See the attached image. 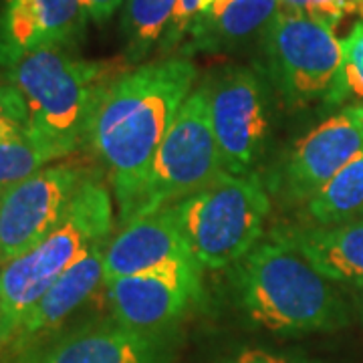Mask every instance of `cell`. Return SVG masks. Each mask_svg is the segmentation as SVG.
Returning <instances> with one entry per match:
<instances>
[{
  "label": "cell",
  "instance_id": "cell-22",
  "mask_svg": "<svg viewBox=\"0 0 363 363\" xmlns=\"http://www.w3.org/2000/svg\"><path fill=\"white\" fill-rule=\"evenodd\" d=\"M30 133V117L25 97L11 83H0V142L18 140Z\"/></svg>",
  "mask_w": 363,
  "mask_h": 363
},
{
  "label": "cell",
  "instance_id": "cell-20",
  "mask_svg": "<svg viewBox=\"0 0 363 363\" xmlns=\"http://www.w3.org/2000/svg\"><path fill=\"white\" fill-rule=\"evenodd\" d=\"M71 156L59 145L43 142L28 133L18 140L0 142V196L9 192L16 184L35 176L55 160Z\"/></svg>",
  "mask_w": 363,
  "mask_h": 363
},
{
  "label": "cell",
  "instance_id": "cell-7",
  "mask_svg": "<svg viewBox=\"0 0 363 363\" xmlns=\"http://www.w3.org/2000/svg\"><path fill=\"white\" fill-rule=\"evenodd\" d=\"M267 71L291 107L327 99L343 61L335 26L281 6L262 37Z\"/></svg>",
  "mask_w": 363,
  "mask_h": 363
},
{
  "label": "cell",
  "instance_id": "cell-9",
  "mask_svg": "<svg viewBox=\"0 0 363 363\" xmlns=\"http://www.w3.org/2000/svg\"><path fill=\"white\" fill-rule=\"evenodd\" d=\"M135 274L202 285V264L186 240L176 204L130 220L109 238L104 250V285Z\"/></svg>",
  "mask_w": 363,
  "mask_h": 363
},
{
  "label": "cell",
  "instance_id": "cell-2",
  "mask_svg": "<svg viewBox=\"0 0 363 363\" xmlns=\"http://www.w3.org/2000/svg\"><path fill=\"white\" fill-rule=\"evenodd\" d=\"M234 285L248 317L274 333L335 331L350 321L331 281L272 233L236 262Z\"/></svg>",
  "mask_w": 363,
  "mask_h": 363
},
{
  "label": "cell",
  "instance_id": "cell-14",
  "mask_svg": "<svg viewBox=\"0 0 363 363\" xmlns=\"http://www.w3.org/2000/svg\"><path fill=\"white\" fill-rule=\"evenodd\" d=\"M111 317L143 333H166L200 305L204 286L186 281L135 274L105 283Z\"/></svg>",
  "mask_w": 363,
  "mask_h": 363
},
{
  "label": "cell",
  "instance_id": "cell-17",
  "mask_svg": "<svg viewBox=\"0 0 363 363\" xmlns=\"http://www.w3.org/2000/svg\"><path fill=\"white\" fill-rule=\"evenodd\" d=\"M272 234L297 248L331 283L363 286V220L335 226H289L274 228Z\"/></svg>",
  "mask_w": 363,
  "mask_h": 363
},
{
  "label": "cell",
  "instance_id": "cell-4",
  "mask_svg": "<svg viewBox=\"0 0 363 363\" xmlns=\"http://www.w3.org/2000/svg\"><path fill=\"white\" fill-rule=\"evenodd\" d=\"M113 67L85 61L69 47H43L4 69L6 83L25 97L30 133L73 154L87 142V130Z\"/></svg>",
  "mask_w": 363,
  "mask_h": 363
},
{
  "label": "cell",
  "instance_id": "cell-13",
  "mask_svg": "<svg viewBox=\"0 0 363 363\" xmlns=\"http://www.w3.org/2000/svg\"><path fill=\"white\" fill-rule=\"evenodd\" d=\"M89 16L79 0H4L0 11V67L43 47H71Z\"/></svg>",
  "mask_w": 363,
  "mask_h": 363
},
{
  "label": "cell",
  "instance_id": "cell-18",
  "mask_svg": "<svg viewBox=\"0 0 363 363\" xmlns=\"http://www.w3.org/2000/svg\"><path fill=\"white\" fill-rule=\"evenodd\" d=\"M307 212L319 226L345 224L363 214V152L313 196Z\"/></svg>",
  "mask_w": 363,
  "mask_h": 363
},
{
  "label": "cell",
  "instance_id": "cell-21",
  "mask_svg": "<svg viewBox=\"0 0 363 363\" xmlns=\"http://www.w3.org/2000/svg\"><path fill=\"white\" fill-rule=\"evenodd\" d=\"M343 61L339 67L337 79L331 93L327 95V104L339 105L350 97L363 99V18L355 23L350 35L341 40Z\"/></svg>",
  "mask_w": 363,
  "mask_h": 363
},
{
  "label": "cell",
  "instance_id": "cell-25",
  "mask_svg": "<svg viewBox=\"0 0 363 363\" xmlns=\"http://www.w3.org/2000/svg\"><path fill=\"white\" fill-rule=\"evenodd\" d=\"M228 363H298L291 357L272 353L269 350H260V347H250V350H242L234 359Z\"/></svg>",
  "mask_w": 363,
  "mask_h": 363
},
{
  "label": "cell",
  "instance_id": "cell-5",
  "mask_svg": "<svg viewBox=\"0 0 363 363\" xmlns=\"http://www.w3.org/2000/svg\"><path fill=\"white\" fill-rule=\"evenodd\" d=\"M186 240L202 269L220 271L245 259L262 236L271 200L260 178L220 174L176 202Z\"/></svg>",
  "mask_w": 363,
  "mask_h": 363
},
{
  "label": "cell",
  "instance_id": "cell-10",
  "mask_svg": "<svg viewBox=\"0 0 363 363\" xmlns=\"http://www.w3.org/2000/svg\"><path fill=\"white\" fill-rule=\"evenodd\" d=\"M204 85L222 168L233 176L250 174L269 131L259 75L247 67H226Z\"/></svg>",
  "mask_w": 363,
  "mask_h": 363
},
{
  "label": "cell",
  "instance_id": "cell-12",
  "mask_svg": "<svg viewBox=\"0 0 363 363\" xmlns=\"http://www.w3.org/2000/svg\"><path fill=\"white\" fill-rule=\"evenodd\" d=\"M14 363H168L164 333L135 331L116 319L79 325L26 351Z\"/></svg>",
  "mask_w": 363,
  "mask_h": 363
},
{
  "label": "cell",
  "instance_id": "cell-16",
  "mask_svg": "<svg viewBox=\"0 0 363 363\" xmlns=\"http://www.w3.org/2000/svg\"><path fill=\"white\" fill-rule=\"evenodd\" d=\"M281 0H214L190 26L182 43L184 57L194 52H228L262 40Z\"/></svg>",
  "mask_w": 363,
  "mask_h": 363
},
{
  "label": "cell",
  "instance_id": "cell-28",
  "mask_svg": "<svg viewBox=\"0 0 363 363\" xmlns=\"http://www.w3.org/2000/svg\"><path fill=\"white\" fill-rule=\"evenodd\" d=\"M0 321H2V303H0Z\"/></svg>",
  "mask_w": 363,
  "mask_h": 363
},
{
  "label": "cell",
  "instance_id": "cell-15",
  "mask_svg": "<svg viewBox=\"0 0 363 363\" xmlns=\"http://www.w3.org/2000/svg\"><path fill=\"white\" fill-rule=\"evenodd\" d=\"M107 245H99L81 259L43 295L30 309L23 325L18 327L11 345L0 353V357H18L26 351L43 345L65 325V321L95 293L104 283V250Z\"/></svg>",
  "mask_w": 363,
  "mask_h": 363
},
{
  "label": "cell",
  "instance_id": "cell-1",
  "mask_svg": "<svg viewBox=\"0 0 363 363\" xmlns=\"http://www.w3.org/2000/svg\"><path fill=\"white\" fill-rule=\"evenodd\" d=\"M196 67L169 57L111 79L91 116L87 143L116 190L119 220H125L160 143L192 93Z\"/></svg>",
  "mask_w": 363,
  "mask_h": 363
},
{
  "label": "cell",
  "instance_id": "cell-27",
  "mask_svg": "<svg viewBox=\"0 0 363 363\" xmlns=\"http://www.w3.org/2000/svg\"><path fill=\"white\" fill-rule=\"evenodd\" d=\"M357 13L362 14L363 18V0H357Z\"/></svg>",
  "mask_w": 363,
  "mask_h": 363
},
{
  "label": "cell",
  "instance_id": "cell-23",
  "mask_svg": "<svg viewBox=\"0 0 363 363\" xmlns=\"http://www.w3.org/2000/svg\"><path fill=\"white\" fill-rule=\"evenodd\" d=\"M212 2L214 0H178L176 11L172 14V21L168 25V30H166L164 39L157 47L160 52L168 55V52L180 49L182 43L186 40L188 33H190V26L194 25L196 18L204 13Z\"/></svg>",
  "mask_w": 363,
  "mask_h": 363
},
{
  "label": "cell",
  "instance_id": "cell-26",
  "mask_svg": "<svg viewBox=\"0 0 363 363\" xmlns=\"http://www.w3.org/2000/svg\"><path fill=\"white\" fill-rule=\"evenodd\" d=\"M123 0H79V4L85 9V13L95 23H105L111 18Z\"/></svg>",
  "mask_w": 363,
  "mask_h": 363
},
{
  "label": "cell",
  "instance_id": "cell-3",
  "mask_svg": "<svg viewBox=\"0 0 363 363\" xmlns=\"http://www.w3.org/2000/svg\"><path fill=\"white\" fill-rule=\"evenodd\" d=\"M113 230V200L97 176L79 188L65 218L39 245L0 267V353L11 345L30 309L71 267Z\"/></svg>",
  "mask_w": 363,
  "mask_h": 363
},
{
  "label": "cell",
  "instance_id": "cell-19",
  "mask_svg": "<svg viewBox=\"0 0 363 363\" xmlns=\"http://www.w3.org/2000/svg\"><path fill=\"white\" fill-rule=\"evenodd\" d=\"M176 4L178 0H125L121 33L125 40V59L130 63H142L160 47Z\"/></svg>",
  "mask_w": 363,
  "mask_h": 363
},
{
  "label": "cell",
  "instance_id": "cell-11",
  "mask_svg": "<svg viewBox=\"0 0 363 363\" xmlns=\"http://www.w3.org/2000/svg\"><path fill=\"white\" fill-rule=\"evenodd\" d=\"M363 152V105L353 104L327 117L286 157L281 190L293 202H309L337 172Z\"/></svg>",
  "mask_w": 363,
  "mask_h": 363
},
{
  "label": "cell",
  "instance_id": "cell-6",
  "mask_svg": "<svg viewBox=\"0 0 363 363\" xmlns=\"http://www.w3.org/2000/svg\"><path fill=\"white\" fill-rule=\"evenodd\" d=\"M224 174L218 143L210 123L206 85L188 95L172 128L160 143L125 220L147 216L196 194Z\"/></svg>",
  "mask_w": 363,
  "mask_h": 363
},
{
  "label": "cell",
  "instance_id": "cell-24",
  "mask_svg": "<svg viewBox=\"0 0 363 363\" xmlns=\"http://www.w3.org/2000/svg\"><path fill=\"white\" fill-rule=\"evenodd\" d=\"M281 6L311 14L333 26L345 14L357 13V0H281Z\"/></svg>",
  "mask_w": 363,
  "mask_h": 363
},
{
  "label": "cell",
  "instance_id": "cell-8",
  "mask_svg": "<svg viewBox=\"0 0 363 363\" xmlns=\"http://www.w3.org/2000/svg\"><path fill=\"white\" fill-rule=\"evenodd\" d=\"M91 176L93 172L81 164L59 162L0 196V267L52 233Z\"/></svg>",
  "mask_w": 363,
  "mask_h": 363
}]
</instances>
